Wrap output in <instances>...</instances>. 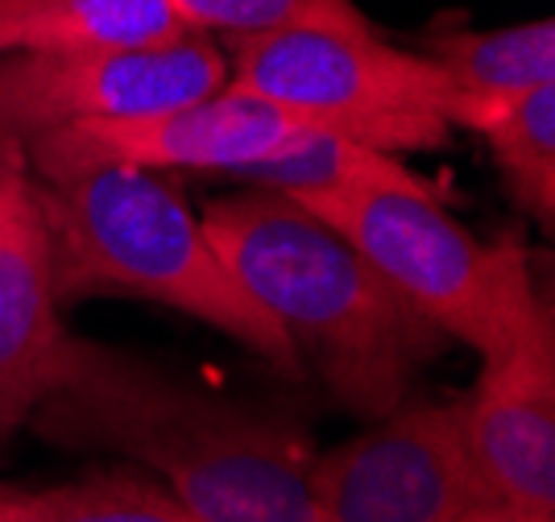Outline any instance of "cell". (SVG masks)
<instances>
[{
	"label": "cell",
	"instance_id": "obj_1",
	"mask_svg": "<svg viewBox=\"0 0 555 522\" xmlns=\"http://www.w3.org/2000/svg\"><path fill=\"white\" fill-rule=\"evenodd\" d=\"M25 428L70 453L154 469L204 522H315V453L299 428L70 332Z\"/></svg>",
	"mask_w": 555,
	"mask_h": 522
},
{
	"label": "cell",
	"instance_id": "obj_2",
	"mask_svg": "<svg viewBox=\"0 0 555 522\" xmlns=\"http://www.w3.org/2000/svg\"><path fill=\"white\" fill-rule=\"evenodd\" d=\"M199 225L352 415L373 423L406 403L415 369L443 336L336 228L278 191L216 200Z\"/></svg>",
	"mask_w": 555,
	"mask_h": 522
},
{
	"label": "cell",
	"instance_id": "obj_3",
	"mask_svg": "<svg viewBox=\"0 0 555 522\" xmlns=\"http://www.w3.org/2000/svg\"><path fill=\"white\" fill-rule=\"evenodd\" d=\"M47 225L59 307L92 295H133L208 323L278 373H302L299 348L216 253L199 216L150 170L95 166L34 179Z\"/></svg>",
	"mask_w": 555,
	"mask_h": 522
},
{
	"label": "cell",
	"instance_id": "obj_4",
	"mask_svg": "<svg viewBox=\"0 0 555 522\" xmlns=\"http://www.w3.org/2000/svg\"><path fill=\"white\" fill-rule=\"evenodd\" d=\"M295 204L336 228L443 341L481 357L514 341L543 307L531 253L518 241L481 245L431 191H336L299 195Z\"/></svg>",
	"mask_w": 555,
	"mask_h": 522
},
{
	"label": "cell",
	"instance_id": "obj_5",
	"mask_svg": "<svg viewBox=\"0 0 555 522\" xmlns=\"http://www.w3.org/2000/svg\"><path fill=\"white\" fill-rule=\"evenodd\" d=\"M224 84L386 154L443 150L456 113L448 75L427 54L398 50L377 34L291 29L241 38Z\"/></svg>",
	"mask_w": 555,
	"mask_h": 522
},
{
	"label": "cell",
	"instance_id": "obj_6",
	"mask_svg": "<svg viewBox=\"0 0 555 522\" xmlns=\"http://www.w3.org/2000/svg\"><path fill=\"white\" fill-rule=\"evenodd\" d=\"M315 522H456L498 501L468 453L456 403L398 407L324 456H311Z\"/></svg>",
	"mask_w": 555,
	"mask_h": 522
},
{
	"label": "cell",
	"instance_id": "obj_7",
	"mask_svg": "<svg viewBox=\"0 0 555 522\" xmlns=\"http://www.w3.org/2000/svg\"><path fill=\"white\" fill-rule=\"evenodd\" d=\"M224 79L229 59L204 34L158 46L0 54V137L29 141L83 120L163 113L220 91Z\"/></svg>",
	"mask_w": 555,
	"mask_h": 522
},
{
	"label": "cell",
	"instance_id": "obj_8",
	"mask_svg": "<svg viewBox=\"0 0 555 522\" xmlns=\"http://www.w3.org/2000/svg\"><path fill=\"white\" fill-rule=\"evenodd\" d=\"M311 133H332V129L224 84L220 91L179 109L120 116V120H83L29 137L22 141V150L29 175L47 182L95 166H133L150 175L211 170L241 179L249 166L274 158Z\"/></svg>",
	"mask_w": 555,
	"mask_h": 522
},
{
	"label": "cell",
	"instance_id": "obj_9",
	"mask_svg": "<svg viewBox=\"0 0 555 522\" xmlns=\"http://www.w3.org/2000/svg\"><path fill=\"white\" fill-rule=\"evenodd\" d=\"M481 378L464 394L461 428L489 494L514 510L555 519V319L539 316L481 357Z\"/></svg>",
	"mask_w": 555,
	"mask_h": 522
},
{
	"label": "cell",
	"instance_id": "obj_10",
	"mask_svg": "<svg viewBox=\"0 0 555 522\" xmlns=\"http://www.w3.org/2000/svg\"><path fill=\"white\" fill-rule=\"evenodd\" d=\"M67 328L50 282L47 225L22 141L0 137V444L22 432L54 382Z\"/></svg>",
	"mask_w": 555,
	"mask_h": 522
},
{
	"label": "cell",
	"instance_id": "obj_11",
	"mask_svg": "<svg viewBox=\"0 0 555 522\" xmlns=\"http://www.w3.org/2000/svg\"><path fill=\"white\" fill-rule=\"evenodd\" d=\"M418 54H427L456 88L452 129H473L489 104L555 84L552 17L502 29H431Z\"/></svg>",
	"mask_w": 555,
	"mask_h": 522
},
{
	"label": "cell",
	"instance_id": "obj_12",
	"mask_svg": "<svg viewBox=\"0 0 555 522\" xmlns=\"http://www.w3.org/2000/svg\"><path fill=\"white\" fill-rule=\"evenodd\" d=\"M183 34L166 0H0V54L158 46Z\"/></svg>",
	"mask_w": 555,
	"mask_h": 522
},
{
	"label": "cell",
	"instance_id": "obj_13",
	"mask_svg": "<svg viewBox=\"0 0 555 522\" xmlns=\"http://www.w3.org/2000/svg\"><path fill=\"white\" fill-rule=\"evenodd\" d=\"M241 179L257 182L261 191H278L286 200L336 195V191H431V182L418 179L398 154H386L345 133L302 137L274 158L249 166Z\"/></svg>",
	"mask_w": 555,
	"mask_h": 522
},
{
	"label": "cell",
	"instance_id": "obj_14",
	"mask_svg": "<svg viewBox=\"0 0 555 522\" xmlns=\"http://www.w3.org/2000/svg\"><path fill=\"white\" fill-rule=\"evenodd\" d=\"M473 133L486 137L489 154L506 179L514 204L543 228L555 220V84L502 100L481 113Z\"/></svg>",
	"mask_w": 555,
	"mask_h": 522
},
{
	"label": "cell",
	"instance_id": "obj_15",
	"mask_svg": "<svg viewBox=\"0 0 555 522\" xmlns=\"http://www.w3.org/2000/svg\"><path fill=\"white\" fill-rule=\"evenodd\" d=\"M0 522H204L163 485L129 473L70 481L38 494L0 489Z\"/></svg>",
	"mask_w": 555,
	"mask_h": 522
},
{
	"label": "cell",
	"instance_id": "obj_16",
	"mask_svg": "<svg viewBox=\"0 0 555 522\" xmlns=\"http://www.w3.org/2000/svg\"><path fill=\"white\" fill-rule=\"evenodd\" d=\"M191 34H224L229 42L327 29V34H373L357 0H166Z\"/></svg>",
	"mask_w": 555,
	"mask_h": 522
},
{
	"label": "cell",
	"instance_id": "obj_17",
	"mask_svg": "<svg viewBox=\"0 0 555 522\" xmlns=\"http://www.w3.org/2000/svg\"><path fill=\"white\" fill-rule=\"evenodd\" d=\"M456 522H555V519H539V514H527V510H514L506 501H489V506H477L461 514Z\"/></svg>",
	"mask_w": 555,
	"mask_h": 522
}]
</instances>
